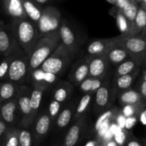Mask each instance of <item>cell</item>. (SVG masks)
I'll use <instances>...</instances> for the list:
<instances>
[{
	"label": "cell",
	"mask_w": 146,
	"mask_h": 146,
	"mask_svg": "<svg viewBox=\"0 0 146 146\" xmlns=\"http://www.w3.org/2000/svg\"><path fill=\"white\" fill-rule=\"evenodd\" d=\"M9 25L20 46L29 57L40 38L37 25L28 18L11 20Z\"/></svg>",
	"instance_id": "6da1fadb"
},
{
	"label": "cell",
	"mask_w": 146,
	"mask_h": 146,
	"mask_svg": "<svg viewBox=\"0 0 146 146\" xmlns=\"http://www.w3.org/2000/svg\"><path fill=\"white\" fill-rule=\"evenodd\" d=\"M61 43L59 31L40 37L29 57V75L41 66L44 61L53 54Z\"/></svg>",
	"instance_id": "7a4b0ae2"
},
{
	"label": "cell",
	"mask_w": 146,
	"mask_h": 146,
	"mask_svg": "<svg viewBox=\"0 0 146 146\" xmlns=\"http://www.w3.org/2000/svg\"><path fill=\"white\" fill-rule=\"evenodd\" d=\"M74 58L69 51L61 42L56 49L44 61L40 68L46 72L60 76L66 71Z\"/></svg>",
	"instance_id": "3957f363"
},
{
	"label": "cell",
	"mask_w": 146,
	"mask_h": 146,
	"mask_svg": "<svg viewBox=\"0 0 146 146\" xmlns=\"http://www.w3.org/2000/svg\"><path fill=\"white\" fill-rule=\"evenodd\" d=\"M118 42L125 48L130 58L141 67L146 58V38L141 35L118 36Z\"/></svg>",
	"instance_id": "277c9868"
},
{
	"label": "cell",
	"mask_w": 146,
	"mask_h": 146,
	"mask_svg": "<svg viewBox=\"0 0 146 146\" xmlns=\"http://www.w3.org/2000/svg\"><path fill=\"white\" fill-rule=\"evenodd\" d=\"M62 20L61 14L57 7L45 6L41 19L36 24L40 37L58 32Z\"/></svg>",
	"instance_id": "5b68a950"
},
{
	"label": "cell",
	"mask_w": 146,
	"mask_h": 146,
	"mask_svg": "<svg viewBox=\"0 0 146 146\" xmlns=\"http://www.w3.org/2000/svg\"><path fill=\"white\" fill-rule=\"evenodd\" d=\"M118 94L112 81L107 79L94 96V110L96 114L101 115L113 108Z\"/></svg>",
	"instance_id": "8992f818"
},
{
	"label": "cell",
	"mask_w": 146,
	"mask_h": 146,
	"mask_svg": "<svg viewBox=\"0 0 146 146\" xmlns=\"http://www.w3.org/2000/svg\"><path fill=\"white\" fill-rule=\"evenodd\" d=\"M8 81L20 86L30 82L29 56L25 53L16 56L13 59L9 71Z\"/></svg>",
	"instance_id": "52a82bcc"
},
{
	"label": "cell",
	"mask_w": 146,
	"mask_h": 146,
	"mask_svg": "<svg viewBox=\"0 0 146 146\" xmlns=\"http://www.w3.org/2000/svg\"><path fill=\"white\" fill-rule=\"evenodd\" d=\"M23 51L9 24L0 22V52L4 57Z\"/></svg>",
	"instance_id": "ba28073f"
},
{
	"label": "cell",
	"mask_w": 146,
	"mask_h": 146,
	"mask_svg": "<svg viewBox=\"0 0 146 146\" xmlns=\"http://www.w3.org/2000/svg\"><path fill=\"white\" fill-rule=\"evenodd\" d=\"M32 89L27 85L20 86L19 91L17 96L19 106L21 115V123L19 126L22 128H28L32 126L33 123L31 120V95Z\"/></svg>",
	"instance_id": "9c48e42d"
},
{
	"label": "cell",
	"mask_w": 146,
	"mask_h": 146,
	"mask_svg": "<svg viewBox=\"0 0 146 146\" xmlns=\"http://www.w3.org/2000/svg\"><path fill=\"white\" fill-rule=\"evenodd\" d=\"M54 122L48 112H43L37 115L33 123V141L34 145L38 146L50 132Z\"/></svg>",
	"instance_id": "30bf717a"
},
{
	"label": "cell",
	"mask_w": 146,
	"mask_h": 146,
	"mask_svg": "<svg viewBox=\"0 0 146 146\" xmlns=\"http://www.w3.org/2000/svg\"><path fill=\"white\" fill-rule=\"evenodd\" d=\"M0 118H2L9 126H15L18 121L21 123L22 118L17 98L1 103Z\"/></svg>",
	"instance_id": "8fae6325"
},
{
	"label": "cell",
	"mask_w": 146,
	"mask_h": 146,
	"mask_svg": "<svg viewBox=\"0 0 146 146\" xmlns=\"http://www.w3.org/2000/svg\"><path fill=\"white\" fill-rule=\"evenodd\" d=\"M111 64L106 54L91 56L89 63V76L106 78L111 68Z\"/></svg>",
	"instance_id": "7c38bea8"
},
{
	"label": "cell",
	"mask_w": 146,
	"mask_h": 146,
	"mask_svg": "<svg viewBox=\"0 0 146 146\" xmlns=\"http://www.w3.org/2000/svg\"><path fill=\"white\" fill-rule=\"evenodd\" d=\"M59 34L61 42L74 58L79 51V44L76 37L75 33L66 20H62L59 29Z\"/></svg>",
	"instance_id": "4fadbf2b"
},
{
	"label": "cell",
	"mask_w": 146,
	"mask_h": 146,
	"mask_svg": "<svg viewBox=\"0 0 146 146\" xmlns=\"http://www.w3.org/2000/svg\"><path fill=\"white\" fill-rule=\"evenodd\" d=\"M91 56H86L78 60L74 65L69 73V81L73 85L79 86L89 76V63Z\"/></svg>",
	"instance_id": "5bb4252c"
},
{
	"label": "cell",
	"mask_w": 146,
	"mask_h": 146,
	"mask_svg": "<svg viewBox=\"0 0 146 146\" xmlns=\"http://www.w3.org/2000/svg\"><path fill=\"white\" fill-rule=\"evenodd\" d=\"M58 78V76L51 73L46 72L41 68H38L31 73L30 82L33 88L46 90L51 85L55 84Z\"/></svg>",
	"instance_id": "9a60e30c"
},
{
	"label": "cell",
	"mask_w": 146,
	"mask_h": 146,
	"mask_svg": "<svg viewBox=\"0 0 146 146\" xmlns=\"http://www.w3.org/2000/svg\"><path fill=\"white\" fill-rule=\"evenodd\" d=\"M87 121V115L85 114L81 118L74 122L70 127L64 139L63 146H76L79 141L81 135L85 129Z\"/></svg>",
	"instance_id": "2e32d148"
},
{
	"label": "cell",
	"mask_w": 146,
	"mask_h": 146,
	"mask_svg": "<svg viewBox=\"0 0 146 146\" xmlns=\"http://www.w3.org/2000/svg\"><path fill=\"white\" fill-rule=\"evenodd\" d=\"M111 14L116 20L117 27L121 32V35L124 36L138 35L134 22L130 21L121 9L116 7H113L111 10Z\"/></svg>",
	"instance_id": "e0dca14e"
},
{
	"label": "cell",
	"mask_w": 146,
	"mask_h": 146,
	"mask_svg": "<svg viewBox=\"0 0 146 146\" xmlns=\"http://www.w3.org/2000/svg\"><path fill=\"white\" fill-rule=\"evenodd\" d=\"M117 36L109 38H98L91 41L86 47V56H94L106 54L110 48L116 43Z\"/></svg>",
	"instance_id": "ac0fdd59"
},
{
	"label": "cell",
	"mask_w": 146,
	"mask_h": 146,
	"mask_svg": "<svg viewBox=\"0 0 146 146\" xmlns=\"http://www.w3.org/2000/svg\"><path fill=\"white\" fill-rule=\"evenodd\" d=\"M2 5L4 12L12 20L28 18L21 0H2Z\"/></svg>",
	"instance_id": "d6986e66"
},
{
	"label": "cell",
	"mask_w": 146,
	"mask_h": 146,
	"mask_svg": "<svg viewBox=\"0 0 146 146\" xmlns=\"http://www.w3.org/2000/svg\"><path fill=\"white\" fill-rule=\"evenodd\" d=\"M76 101H71L69 104L66 105L64 108H62L55 121V125L58 130H62L68 126L72 120H74L76 110Z\"/></svg>",
	"instance_id": "ffe728a7"
},
{
	"label": "cell",
	"mask_w": 146,
	"mask_h": 146,
	"mask_svg": "<svg viewBox=\"0 0 146 146\" xmlns=\"http://www.w3.org/2000/svg\"><path fill=\"white\" fill-rule=\"evenodd\" d=\"M106 55L108 57L111 65L115 67L130 58L125 48L118 42V36H117L116 43L110 48Z\"/></svg>",
	"instance_id": "44dd1931"
},
{
	"label": "cell",
	"mask_w": 146,
	"mask_h": 146,
	"mask_svg": "<svg viewBox=\"0 0 146 146\" xmlns=\"http://www.w3.org/2000/svg\"><path fill=\"white\" fill-rule=\"evenodd\" d=\"M141 71V67L137 68L133 72L127 75L122 76L118 78H113L112 82L117 91V94L122 92V91L131 88L134 81L138 77V74Z\"/></svg>",
	"instance_id": "7402d4cb"
},
{
	"label": "cell",
	"mask_w": 146,
	"mask_h": 146,
	"mask_svg": "<svg viewBox=\"0 0 146 146\" xmlns=\"http://www.w3.org/2000/svg\"><path fill=\"white\" fill-rule=\"evenodd\" d=\"M74 91V85L67 81H61L57 84L52 93V99L64 104L71 97Z\"/></svg>",
	"instance_id": "603a6c76"
},
{
	"label": "cell",
	"mask_w": 146,
	"mask_h": 146,
	"mask_svg": "<svg viewBox=\"0 0 146 146\" xmlns=\"http://www.w3.org/2000/svg\"><path fill=\"white\" fill-rule=\"evenodd\" d=\"M21 1L28 19L36 24H38L42 15L44 7L34 0H21Z\"/></svg>",
	"instance_id": "cb8c5ba5"
},
{
	"label": "cell",
	"mask_w": 146,
	"mask_h": 146,
	"mask_svg": "<svg viewBox=\"0 0 146 146\" xmlns=\"http://www.w3.org/2000/svg\"><path fill=\"white\" fill-rule=\"evenodd\" d=\"M21 86L11 81H1L0 84V102L17 98Z\"/></svg>",
	"instance_id": "d4e9b609"
},
{
	"label": "cell",
	"mask_w": 146,
	"mask_h": 146,
	"mask_svg": "<svg viewBox=\"0 0 146 146\" xmlns=\"http://www.w3.org/2000/svg\"><path fill=\"white\" fill-rule=\"evenodd\" d=\"M118 103L122 107L130 104H135L144 101L141 94L137 90L129 88L117 95Z\"/></svg>",
	"instance_id": "484cf974"
},
{
	"label": "cell",
	"mask_w": 146,
	"mask_h": 146,
	"mask_svg": "<svg viewBox=\"0 0 146 146\" xmlns=\"http://www.w3.org/2000/svg\"><path fill=\"white\" fill-rule=\"evenodd\" d=\"M106 78H106H96L88 76L79 85L80 91L84 94H96L104 84Z\"/></svg>",
	"instance_id": "4316f807"
},
{
	"label": "cell",
	"mask_w": 146,
	"mask_h": 146,
	"mask_svg": "<svg viewBox=\"0 0 146 146\" xmlns=\"http://www.w3.org/2000/svg\"><path fill=\"white\" fill-rule=\"evenodd\" d=\"M44 91L45 90L41 89V88H33L32 89L31 95V120L32 123H34L36 118L38 115V111L41 106V99H42L43 94Z\"/></svg>",
	"instance_id": "83f0119b"
},
{
	"label": "cell",
	"mask_w": 146,
	"mask_h": 146,
	"mask_svg": "<svg viewBox=\"0 0 146 146\" xmlns=\"http://www.w3.org/2000/svg\"><path fill=\"white\" fill-rule=\"evenodd\" d=\"M94 98V94H84V96L81 98L79 103H78V104L77 105L75 115H74V120H73L74 122L76 121L77 120H78L80 118H81L83 115L86 114V113L88 112V111L89 110L91 102L93 101Z\"/></svg>",
	"instance_id": "f1b7e54d"
},
{
	"label": "cell",
	"mask_w": 146,
	"mask_h": 146,
	"mask_svg": "<svg viewBox=\"0 0 146 146\" xmlns=\"http://www.w3.org/2000/svg\"><path fill=\"white\" fill-rule=\"evenodd\" d=\"M21 128L16 126H9L4 138L1 140V143L5 146H19V135Z\"/></svg>",
	"instance_id": "f546056e"
},
{
	"label": "cell",
	"mask_w": 146,
	"mask_h": 146,
	"mask_svg": "<svg viewBox=\"0 0 146 146\" xmlns=\"http://www.w3.org/2000/svg\"><path fill=\"white\" fill-rule=\"evenodd\" d=\"M146 107V101L135 104H130L123 107L121 113L125 118H130L132 116H136L139 118L142 111Z\"/></svg>",
	"instance_id": "4dcf8cb0"
},
{
	"label": "cell",
	"mask_w": 146,
	"mask_h": 146,
	"mask_svg": "<svg viewBox=\"0 0 146 146\" xmlns=\"http://www.w3.org/2000/svg\"><path fill=\"white\" fill-rule=\"evenodd\" d=\"M138 68H139V66H138V65L131 58H128L116 67L114 72V78H118V77L131 74L135 71Z\"/></svg>",
	"instance_id": "1f68e13d"
},
{
	"label": "cell",
	"mask_w": 146,
	"mask_h": 146,
	"mask_svg": "<svg viewBox=\"0 0 146 146\" xmlns=\"http://www.w3.org/2000/svg\"><path fill=\"white\" fill-rule=\"evenodd\" d=\"M22 53H24V51H19V52L11 54V55L8 56L4 57V59L1 61V65H0V78H1V81H8L9 71L10 66H11L13 59H14L16 56L19 55L20 54H22Z\"/></svg>",
	"instance_id": "d6a6232c"
},
{
	"label": "cell",
	"mask_w": 146,
	"mask_h": 146,
	"mask_svg": "<svg viewBox=\"0 0 146 146\" xmlns=\"http://www.w3.org/2000/svg\"><path fill=\"white\" fill-rule=\"evenodd\" d=\"M121 111H120L118 108H115V107H113L112 108L109 109L108 111H106L104 113H102L101 115H99V117L97 119L95 125H94V131L97 132V131L98 130V128L101 127V125L105 122L108 119H113L115 121V118L118 115V114L121 112Z\"/></svg>",
	"instance_id": "836d02e7"
},
{
	"label": "cell",
	"mask_w": 146,
	"mask_h": 146,
	"mask_svg": "<svg viewBox=\"0 0 146 146\" xmlns=\"http://www.w3.org/2000/svg\"><path fill=\"white\" fill-rule=\"evenodd\" d=\"M138 4H139L137 2L136 0H131L128 4H127L123 7V9H121L124 15L132 22H134L137 14H138V9H139L140 7Z\"/></svg>",
	"instance_id": "e575fe53"
},
{
	"label": "cell",
	"mask_w": 146,
	"mask_h": 146,
	"mask_svg": "<svg viewBox=\"0 0 146 146\" xmlns=\"http://www.w3.org/2000/svg\"><path fill=\"white\" fill-rule=\"evenodd\" d=\"M134 24L137 33L138 35H140L146 28V10L143 7H139L138 14L134 21Z\"/></svg>",
	"instance_id": "d590c367"
},
{
	"label": "cell",
	"mask_w": 146,
	"mask_h": 146,
	"mask_svg": "<svg viewBox=\"0 0 146 146\" xmlns=\"http://www.w3.org/2000/svg\"><path fill=\"white\" fill-rule=\"evenodd\" d=\"M61 106H62V104L54 99L51 100V102H50L49 106H48V113L54 123L56 121L57 118H58V115H59L60 112L62 109Z\"/></svg>",
	"instance_id": "8d00e7d4"
},
{
	"label": "cell",
	"mask_w": 146,
	"mask_h": 146,
	"mask_svg": "<svg viewBox=\"0 0 146 146\" xmlns=\"http://www.w3.org/2000/svg\"><path fill=\"white\" fill-rule=\"evenodd\" d=\"M32 135L28 128H21L19 146L32 145Z\"/></svg>",
	"instance_id": "74e56055"
},
{
	"label": "cell",
	"mask_w": 146,
	"mask_h": 146,
	"mask_svg": "<svg viewBox=\"0 0 146 146\" xmlns=\"http://www.w3.org/2000/svg\"><path fill=\"white\" fill-rule=\"evenodd\" d=\"M130 133H131L130 131H128L125 128H119L114 135V141L119 146H123L125 143L126 142Z\"/></svg>",
	"instance_id": "f35d334b"
},
{
	"label": "cell",
	"mask_w": 146,
	"mask_h": 146,
	"mask_svg": "<svg viewBox=\"0 0 146 146\" xmlns=\"http://www.w3.org/2000/svg\"><path fill=\"white\" fill-rule=\"evenodd\" d=\"M113 119H108L107 121H106L102 125H101L98 130L97 131V138L99 141H102L103 138L104 137V135H106L107 132L109 131L110 127H111V123L113 122Z\"/></svg>",
	"instance_id": "ab89813d"
},
{
	"label": "cell",
	"mask_w": 146,
	"mask_h": 146,
	"mask_svg": "<svg viewBox=\"0 0 146 146\" xmlns=\"http://www.w3.org/2000/svg\"><path fill=\"white\" fill-rule=\"evenodd\" d=\"M123 146H146V138L141 141L131 133Z\"/></svg>",
	"instance_id": "60d3db41"
},
{
	"label": "cell",
	"mask_w": 146,
	"mask_h": 146,
	"mask_svg": "<svg viewBox=\"0 0 146 146\" xmlns=\"http://www.w3.org/2000/svg\"><path fill=\"white\" fill-rule=\"evenodd\" d=\"M139 121V118L136 116H132L130 118H127L126 121H125V128L128 131H130L133 128L134 125L136 124V123Z\"/></svg>",
	"instance_id": "b9f144b4"
},
{
	"label": "cell",
	"mask_w": 146,
	"mask_h": 146,
	"mask_svg": "<svg viewBox=\"0 0 146 146\" xmlns=\"http://www.w3.org/2000/svg\"><path fill=\"white\" fill-rule=\"evenodd\" d=\"M125 121H126V118L123 115L121 111L118 114L115 119V122L116 123L120 128H125Z\"/></svg>",
	"instance_id": "7bdbcfd3"
},
{
	"label": "cell",
	"mask_w": 146,
	"mask_h": 146,
	"mask_svg": "<svg viewBox=\"0 0 146 146\" xmlns=\"http://www.w3.org/2000/svg\"><path fill=\"white\" fill-rule=\"evenodd\" d=\"M137 91L141 94L144 101H146V81H140Z\"/></svg>",
	"instance_id": "ee69618b"
},
{
	"label": "cell",
	"mask_w": 146,
	"mask_h": 146,
	"mask_svg": "<svg viewBox=\"0 0 146 146\" xmlns=\"http://www.w3.org/2000/svg\"><path fill=\"white\" fill-rule=\"evenodd\" d=\"M9 125L2 119V118H0V138H1V141L4 138V135L7 133V130H8Z\"/></svg>",
	"instance_id": "f6af8a7d"
},
{
	"label": "cell",
	"mask_w": 146,
	"mask_h": 146,
	"mask_svg": "<svg viewBox=\"0 0 146 146\" xmlns=\"http://www.w3.org/2000/svg\"><path fill=\"white\" fill-rule=\"evenodd\" d=\"M131 0H117L116 5L114 6V7H116L117 8H118L119 9H123V7L126 5L127 4L131 1Z\"/></svg>",
	"instance_id": "bcb514c9"
},
{
	"label": "cell",
	"mask_w": 146,
	"mask_h": 146,
	"mask_svg": "<svg viewBox=\"0 0 146 146\" xmlns=\"http://www.w3.org/2000/svg\"><path fill=\"white\" fill-rule=\"evenodd\" d=\"M139 121L143 125L146 127V107L145 109L142 111L139 116Z\"/></svg>",
	"instance_id": "7dc6e473"
},
{
	"label": "cell",
	"mask_w": 146,
	"mask_h": 146,
	"mask_svg": "<svg viewBox=\"0 0 146 146\" xmlns=\"http://www.w3.org/2000/svg\"><path fill=\"white\" fill-rule=\"evenodd\" d=\"M36 2L38 3V4H41V5H44V4H48L52 2L54 0H34Z\"/></svg>",
	"instance_id": "c3c4849f"
},
{
	"label": "cell",
	"mask_w": 146,
	"mask_h": 146,
	"mask_svg": "<svg viewBox=\"0 0 146 146\" xmlns=\"http://www.w3.org/2000/svg\"><path fill=\"white\" fill-rule=\"evenodd\" d=\"M105 146H119V145L116 143V142L114 141V139H113L111 140V141H109L108 143H107L105 145Z\"/></svg>",
	"instance_id": "681fc988"
},
{
	"label": "cell",
	"mask_w": 146,
	"mask_h": 146,
	"mask_svg": "<svg viewBox=\"0 0 146 146\" xmlns=\"http://www.w3.org/2000/svg\"><path fill=\"white\" fill-rule=\"evenodd\" d=\"M136 1L140 4V7H146V0H137Z\"/></svg>",
	"instance_id": "f907efd6"
},
{
	"label": "cell",
	"mask_w": 146,
	"mask_h": 146,
	"mask_svg": "<svg viewBox=\"0 0 146 146\" xmlns=\"http://www.w3.org/2000/svg\"><path fill=\"white\" fill-rule=\"evenodd\" d=\"M107 2H108L109 4H112V5L115 6L116 5V3H117V0H106Z\"/></svg>",
	"instance_id": "816d5d0a"
},
{
	"label": "cell",
	"mask_w": 146,
	"mask_h": 146,
	"mask_svg": "<svg viewBox=\"0 0 146 146\" xmlns=\"http://www.w3.org/2000/svg\"><path fill=\"white\" fill-rule=\"evenodd\" d=\"M141 81H146V69L143 71V75L141 77Z\"/></svg>",
	"instance_id": "f5cc1de1"
},
{
	"label": "cell",
	"mask_w": 146,
	"mask_h": 146,
	"mask_svg": "<svg viewBox=\"0 0 146 146\" xmlns=\"http://www.w3.org/2000/svg\"><path fill=\"white\" fill-rule=\"evenodd\" d=\"M140 35L142 36L143 37H144V38H146V28L143 30V32L141 33V34H140Z\"/></svg>",
	"instance_id": "db71d44e"
},
{
	"label": "cell",
	"mask_w": 146,
	"mask_h": 146,
	"mask_svg": "<svg viewBox=\"0 0 146 146\" xmlns=\"http://www.w3.org/2000/svg\"><path fill=\"white\" fill-rule=\"evenodd\" d=\"M141 67H143V68H146V58H145V59L144 60V61H143V63Z\"/></svg>",
	"instance_id": "11a10c76"
},
{
	"label": "cell",
	"mask_w": 146,
	"mask_h": 146,
	"mask_svg": "<svg viewBox=\"0 0 146 146\" xmlns=\"http://www.w3.org/2000/svg\"><path fill=\"white\" fill-rule=\"evenodd\" d=\"M1 146H5V145H4V144H3V143H1Z\"/></svg>",
	"instance_id": "9f6ffc18"
},
{
	"label": "cell",
	"mask_w": 146,
	"mask_h": 146,
	"mask_svg": "<svg viewBox=\"0 0 146 146\" xmlns=\"http://www.w3.org/2000/svg\"><path fill=\"white\" fill-rule=\"evenodd\" d=\"M143 7V9H145L146 10V7Z\"/></svg>",
	"instance_id": "6f0895ef"
},
{
	"label": "cell",
	"mask_w": 146,
	"mask_h": 146,
	"mask_svg": "<svg viewBox=\"0 0 146 146\" xmlns=\"http://www.w3.org/2000/svg\"><path fill=\"white\" fill-rule=\"evenodd\" d=\"M136 1H137V0H136Z\"/></svg>",
	"instance_id": "680465c9"
}]
</instances>
